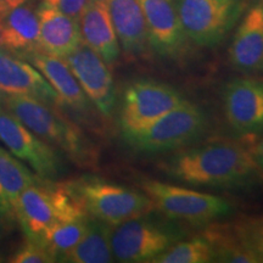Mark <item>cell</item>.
<instances>
[{
	"mask_svg": "<svg viewBox=\"0 0 263 263\" xmlns=\"http://www.w3.org/2000/svg\"><path fill=\"white\" fill-rule=\"evenodd\" d=\"M161 167L180 182L213 188L239 186L258 171L251 150L233 140H215L179 151Z\"/></svg>",
	"mask_w": 263,
	"mask_h": 263,
	"instance_id": "cell-1",
	"label": "cell"
},
{
	"mask_svg": "<svg viewBox=\"0 0 263 263\" xmlns=\"http://www.w3.org/2000/svg\"><path fill=\"white\" fill-rule=\"evenodd\" d=\"M0 104L35 136L62 151L77 166L84 168L97 166V147L77 124L59 112L57 106L35 98L6 95H2Z\"/></svg>",
	"mask_w": 263,
	"mask_h": 263,
	"instance_id": "cell-2",
	"label": "cell"
},
{
	"mask_svg": "<svg viewBox=\"0 0 263 263\" xmlns=\"http://www.w3.org/2000/svg\"><path fill=\"white\" fill-rule=\"evenodd\" d=\"M87 216L65 183H51L50 179L43 178H38L22 192L15 209V218L18 219L27 239L35 241L55 223Z\"/></svg>",
	"mask_w": 263,
	"mask_h": 263,
	"instance_id": "cell-3",
	"label": "cell"
},
{
	"mask_svg": "<svg viewBox=\"0 0 263 263\" xmlns=\"http://www.w3.org/2000/svg\"><path fill=\"white\" fill-rule=\"evenodd\" d=\"M65 184L88 216L112 227L137 217L147 216L155 210L144 193L98 177L84 176Z\"/></svg>",
	"mask_w": 263,
	"mask_h": 263,
	"instance_id": "cell-4",
	"label": "cell"
},
{
	"mask_svg": "<svg viewBox=\"0 0 263 263\" xmlns=\"http://www.w3.org/2000/svg\"><path fill=\"white\" fill-rule=\"evenodd\" d=\"M140 188L154 203L155 210L173 221L202 226L232 212L228 201L212 194L154 179L141 180Z\"/></svg>",
	"mask_w": 263,
	"mask_h": 263,
	"instance_id": "cell-5",
	"label": "cell"
},
{
	"mask_svg": "<svg viewBox=\"0 0 263 263\" xmlns=\"http://www.w3.org/2000/svg\"><path fill=\"white\" fill-rule=\"evenodd\" d=\"M206 126L201 108L185 101L144 130L124 136V140L138 153H166L188 146L205 133Z\"/></svg>",
	"mask_w": 263,
	"mask_h": 263,
	"instance_id": "cell-6",
	"label": "cell"
},
{
	"mask_svg": "<svg viewBox=\"0 0 263 263\" xmlns=\"http://www.w3.org/2000/svg\"><path fill=\"white\" fill-rule=\"evenodd\" d=\"M180 238L182 233L176 227L141 216L114 227L111 249L115 261L153 263Z\"/></svg>",
	"mask_w": 263,
	"mask_h": 263,
	"instance_id": "cell-7",
	"label": "cell"
},
{
	"mask_svg": "<svg viewBox=\"0 0 263 263\" xmlns=\"http://www.w3.org/2000/svg\"><path fill=\"white\" fill-rule=\"evenodd\" d=\"M185 101L170 84L153 80L132 82L123 91L121 106L123 137L144 130Z\"/></svg>",
	"mask_w": 263,
	"mask_h": 263,
	"instance_id": "cell-8",
	"label": "cell"
},
{
	"mask_svg": "<svg viewBox=\"0 0 263 263\" xmlns=\"http://www.w3.org/2000/svg\"><path fill=\"white\" fill-rule=\"evenodd\" d=\"M186 38L213 47L224 38L240 12L239 0H174Z\"/></svg>",
	"mask_w": 263,
	"mask_h": 263,
	"instance_id": "cell-9",
	"label": "cell"
},
{
	"mask_svg": "<svg viewBox=\"0 0 263 263\" xmlns=\"http://www.w3.org/2000/svg\"><path fill=\"white\" fill-rule=\"evenodd\" d=\"M0 141L10 154L28 163L39 178L51 180L62 172L58 150L35 136L4 107H0Z\"/></svg>",
	"mask_w": 263,
	"mask_h": 263,
	"instance_id": "cell-10",
	"label": "cell"
},
{
	"mask_svg": "<svg viewBox=\"0 0 263 263\" xmlns=\"http://www.w3.org/2000/svg\"><path fill=\"white\" fill-rule=\"evenodd\" d=\"M65 60L99 112L106 118L112 116L116 106V89L110 66L83 42Z\"/></svg>",
	"mask_w": 263,
	"mask_h": 263,
	"instance_id": "cell-11",
	"label": "cell"
},
{
	"mask_svg": "<svg viewBox=\"0 0 263 263\" xmlns=\"http://www.w3.org/2000/svg\"><path fill=\"white\" fill-rule=\"evenodd\" d=\"M227 122L235 132L254 134L263 130V83L252 78H235L223 90Z\"/></svg>",
	"mask_w": 263,
	"mask_h": 263,
	"instance_id": "cell-12",
	"label": "cell"
},
{
	"mask_svg": "<svg viewBox=\"0 0 263 263\" xmlns=\"http://www.w3.org/2000/svg\"><path fill=\"white\" fill-rule=\"evenodd\" d=\"M150 47L163 58L178 59L185 50L186 35L174 0H139Z\"/></svg>",
	"mask_w": 263,
	"mask_h": 263,
	"instance_id": "cell-13",
	"label": "cell"
},
{
	"mask_svg": "<svg viewBox=\"0 0 263 263\" xmlns=\"http://www.w3.org/2000/svg\"><path fill=\"white\" fill-rule=\"evenodd\" d=\"M0 94L31 97L58 106L59 98L49 82L27 60L0 49Z\"/></svg>",
	"mask_w": 263,
	"mask_h": 263,
	"instance_id": "cell-14",
	"label": "cell"
},
{
	"mask_svg": "<svg viewBox=\"0 0 263 263\" xmlns=\"http://www.w3.org/2000/svg\"><path fill=\"white\" fill-rule=\"evenodd\" d=\"M229 60L244 73L263 72V0L246 12L229 48Z\"/></svg>",
	"mask_w": 263,
	"mask_h": 263,
	"instance_id": "cell-15",
	"label": "cell"
},
{
	"mask_svg": "<svg viewBox=\"0 0 263 263\" xmlns=\"http://www.w3.org/2000/svg\"><path fill=\"white\" fill-rule=\"evenodd\" d=\"M22 58L44 76L58 94L59 104L65 105L76 112L87 114L90 110V100L84 94L65 59L41 50L29 52Z\"/></svg>",
	"mask_w": 263,
	"mask_h": 263,
	"instance_id": "cell-16",
	"label": "cell"
},
{
	"mask_svg": "<svg viewBox=\"0 0 263 263\" xmlns=\"http://www.w3.org/2000/svg\"><path fill=\"white\" fill-rule=\"evenodd\" d=\"M82 42L112 67L120 58V43L105 0H89L80 17Z\"/></svg>",
	"mask_w": 263,
	"mask_h": 263,
	"instance_id": "cell-17",
	"label": "cell"
},
{
	"mask_svg": "<svg viewBox=\"0 0 263 263\" xmlns=\"http://www.w3.org/2000/svg\"><path fill=\"white\" fill-rule=\"evenodd\" d=\"M120 47L128 57L139 58L149 49V38L139 0H105Z\"/></svg>",
	"mask_w": 263,
	"mask_h": 263,
	"instance_id": "cell-18",
	"label": "cell"
},
{
	"mask_svg": "<svg viewBox=\"0 0 263 263\" xmlns=\"http://www.w3.org/2000/svg\"><path fill=\"white\" fill-rule=\"evenodd\" d=\"M39 50L67 58L82 42L80 20L43 4L38 9Z\"/></svg>",
	"mask_w": 263,
	"mask_h": 263,
	"instance_id": "cell-19",
	"label": "cell"
},
{
	"mask_svg": "<svg viewBox=\"0 0 263 263\" xmlns=\"http://www.w3.org/2000/svg\"><path fill=\"white\" fill-rule=\"evenodd\" d=\"M0 49L20 57L39 50L38 11L28 3L0 17Z\"/></svg>",
	"mask_w": 263,
	"mask_h": 263,
	"instance_id": "cell-20",
	"label": "cell"
},
{
	"mask_svg": "<svg viewBox=\"0 0 263 263\" xmlns=\"http://www.w3.org/2000/svg\"><path fill=\"white\" fill-rule=\"evenodd\" d=\"M112 226L89 216L87 232L83 238L71 251H68L61 262L70 263H108L114 262L111 249Z\"/></svg>",
	"mask_w": 263,
	"mask_h": 263,
	"instance_id": "cell-21",
	"label": "cell"
},
{
	"mask_svg": "<svg viewBox=\"0 0 263 263\" xmlns=\"http://www.w3.org/2000/svg\"><path fill=\"white\" fill-rule=\"evenodd\" d=\"M38 178L17 157L0 147V205L12 219L20 195Z\"/></svg>",
	"mask_w": 263,
	"mask_h": 263,
	"instance_id": "cell-22",
	"label": "cell"
},
{
	"mask_svg": "<svg viewBox=\"0 0 263 263\" xmlns=\"http://www.w3.org/2000/svg\"><path fill=\"white\" fill-rule=\"evenodd\" d=\"M202 235L211 245L213 262L258 263L255 256L236 238L232 224H212Z\"/></svg>",
	"mask_w": 263,
	"mask_h": 263,
	"instance_id": "cell-23",
	"label": "cell"
},
{
	"mask_svg": "<svg viewBox=\"0 0 263 263\" xmlns=\"http://www.w3.org/2000/svg\"><path fill=\"white\" fill-rule=\"evenodd\" d=\"M88 223H89V216L55 223L45 230L39 241L45 245V248L54 255L57 261H61L62 257L83 238L84 233L87 232Z\"/></svg>",
	"mask_w": 263,
	"mask_h": 263,
	"instance_id": "cell-24",
	"label": "cell"
},
{
	"mask_svg": "<svg viewBox=\"0 0 263 263\" xmlns=\"http://www.w3.org/2000/svg\"><path fill=\"white\" fill-rule=\"evenodd\" d=\"M213 262V252L203 235L177 241L154 259L153 263H209Z\"/></svg>",
	"mask_w": 263,
	"mask_h": 263,
	"instance_id": "cell-25",
	"label": "cell"
},
{
	"mask_svg": "<svg viewBox=\"0 0 263 263\" xmlns=\"http://www.w3.org/2000/svg\"><path fill=\"white\" fill-rule=\"evenodd\" d=\"M232 227L242 246L255 256L258 263L263 262V213L241 219Z\"/></svg>",
	"mask_w": 263,
	"mask_h": 263,
	"instance_id": "cell-26",
	"label": "cell"
},
{
	"mask_svg": "<svg viewBox=\"0 0 263 263\" xmlns=\"http://www.w3.org/2000/svg\"><path fill=\"white\" fill-rule=\"evenodd\" d=\"M11 263H52L58 262L54 255L41 241L28 239L10 258Z\"/></svg>",
	"mask_w": 263,
	"mask_h": 263,
	"instance_id": "cell-27",
	"label": "cell"
},
{
	"mask_svg": "<svg viewBox=\"0 0 263 263\" xmlns=\"http://www.w3.org/2000/svg\"><path fill=\"white\" fill-rule=\"evenodd\" d=\"M89 0H43V4L58 10L62 14L80 20Z\"/></svg>",
	"mask_w": 263,
	"mask_h": 263,
	"instance_id": "cell-28",
	"label": "cell"
},
{
	"mask_svg": "<svg viewBox=\"0 0 263 263\" xmlns=\"http://www.w3.org/2000/svg\"><path fill=\"white\" fill-rule=\"evenodd\" d=\"M250 150H251L255 162L257 164L258 171L263 172V137Z\"/></svg>",
	"mask_w": 263,
	"mask_h": 263,
	"instance_id": "cell-29",
	"label": "cell"
},
{
	"mask_svg": "<svg viewBox=\"0 0 263 263\" xmlns=\"http://www.w3.org/2000/svg\"><path fill=\"white\" fill-rule=\"evenodd\" d=\"M29 0H0V17L5 15L6 12L11 11L12 9L17 8L20 5H24Z\"/></svg>",
	"mask_w": 263,
	"mask_h": 263,
	"instance_id": "cell-30",
	"label": "cell"
},
{
	"mask_svg": "<svg viewBox=\"0 0 263 263\" xmlns=\"http://www.w3.org/2000/svg\"><path fill=\"white\" fill-rule=\"evenodd\" d=\"M11 221H12L11 217L6 213L5 210L3 209V206L0 205V238L4 235V233L6 232V229L9 228L10 222Z\"/></svg>",
	"mask_w": 263,
	"mask_h": 263,
	"instance_id": "cell-31",
	"label": "cell"
}]
</instances>
